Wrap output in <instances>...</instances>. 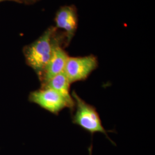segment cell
Segmentation results:
<instances>
[{
    "instance_id": "2",
    "label": "cell",
    "mask_w": 155,
    "mask_h": 155,
    "mask_svg": "<svg viewBox=\"0 0 155 155\" xmlns=\"http://www.w3.org/2000/svg\"><path fill=\"white\" fill-rule=\"evenodd\" d=\"M54 29L50 28L25 50V55L29 66L40 77L45 70L52 55L54 43L52 41Z\"/></svg>"
},
{
    "instance_id": "6",
    "label": "cell",
    "mask_w": 155,
    "mask_h": 155,
    "mask_svg": "<svg viewBox=\"0 0 155 155\" xmlns=\"http://www.w3.org/2000/svg\"><path fill=\"white\" fill-rule=\"evenodd\" d=\"M56 26L66 32L69 43L77 28V15L75 9L71 6H64L57 12L55 18Z\"/></svg>"
},
{
    "instance_id": "3",
    "label": "cell",
    "mask_w": 155,
    "mask_h": 155,
    "mask_svg": "<svg viewBox=\"0 0 155 155\" xmlns=\"http://www.w3.org/2000/svg\"><path fill=\"white\" fill-rule=\"evenodd\" d=\"M98 67V61L94 55L68 57L64 72L70 83L86 80Z\"/></svg>"
},
{
    "instance_id": "1",
    "label": "cell",
    "mask_w": 155,
    "mask_h": 155,
    "mask_svg": "<svg viewBox=\"0 0 155 155\" xmlns=\"http://www.w3.org/2000/svg\"><path fill=\"white\" fill-rule=\"evenodd\" d=\"M72 97L75 110L72 116L73 123L92 134L95 133L104 134L112 144H114L108 136L107 132L103 127L100 116L94 106L82 100L75 91L72 93Z\"/></svg>"
},
{
    "instance_id": "5",
    "label": "cell",
    "mask_w": 155,
    "mask_h": 155,
    "mask_svg": "<svg viewBox=\"0 0 155 155\" xmlns=\"http://www.w3.org/2000/svg\"><path fill=\"white\" fill-rule=\"evenodd\" d=\"M68 57L66 52L55 42L50 61L40 77L43 84L58 74L64 71Z\"/></svg>"
},
{
    "instance_id": "4",
    "label": "cell",
    "mask_w": 155,
    "mask_h": 155,
    "mask_svg": "<svg viewBox=\"0 0 155 155\" xmlns=\"http://www.w3.org/2000/svg\"><path fill=\"white\" fill-rule=\"evenodd\" d=\"M29 100L54 114H58L67 107L71 110L74 109V107L61 94L48 88H42L31 93Z\"/></svg>"
},
{
    "instance_id": "7",
    "label": "cell",
    "mask_w": 155,
    "mask_h": 155,
    "mask_svg": "<svg viewBox=\"0 0 155 155\" xmlns=\"http://www.w3.org/2000/svg\"><path fill=\"white\" fill-rule=\"evenodd\" d=\"M71 84V83H70L63 71L43 84V88L51 89L57 91L63 96L74 108V101L72 95L70 94Z\"/></svg>"
},
{
    "instance_id": "8",
    "label": "cell",
    "mask_w": 155,
    "mask_h": 155,
    "mask_svg": "<svg viewBox=\"0 0 155 155\" xmlns=\"http://www.w3.org/2000/svg\"><path fill=\"white\" fill-rule=\"evenodd\" d=\"M5 1V0H0V2H1V1Z\"/></svg>"
}]
</instances>
